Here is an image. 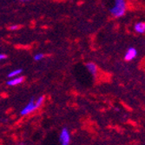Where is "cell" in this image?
I'll use <instances>...</instances> for the list:
<instances>
[{"instance_id": "cell-11", "label": "cell", "mask_w": 145, "mask_h": 145, "mask_svg": "<svg viewBox=\"0 0 145 145\" xmlns=\"http://www.w3.org/2000/svg\"><path fill=\"white\" fill-rule=\"evenodd\" d=\"M17 29H18V25H11L10 27V30H11V31H15V30H17Z\"/></svg>"}, {"instance_id": "cell-6", "label": "cell", "mask_w": 145, "mask_h": 145, "mask_svg": "<svg viewBox=\"0 0 145 145\" xmlns=\"http://www.w3.org/2000/svg\"><path fill=\"white\" fill-rule=\"evenodd\" d=\"M24 77V76H18V77H15V78H12L11 80H9L7 81V84L10 85V86H15V85H18L21 83H23Z\"/></svg>"}, {"instance_id": "cell-2", "label": "cell", "mask_w": 145, "mask_h": 145, "mask_svg": "<svg viewBox=\"0 0 145 145\" xmlns=\"http://www.w3.org/2000/svg\"><path fill=\"white\" fill-rule=\"evenodd\" d=\"M60 143L63 145H68L71 142V134L66 128H63L59 136Z\"/></svg>"}, {"instance_id": "cell-10", "label": "cell", "mask_w": 145, "mask_h": 145, "mask_svg": "<svg viewBox=\"0 0 145 145\" xmlns=\"http://www.w3.org/2000/svg\"><path fill=\"white\" fill-rule=\"evenodd\" d=\"M43 57H44V54H42V53L36 54V55L34 56V60H35V61H39V60H41Z\"/></svg>"}, {"instance_id": "cell-12", "label": "cell", "mask_w": 145, "mask_h": 145, "mask_svg": "<svg viewBox=\"0 0 145 145\" xmlns=\"http://www.w3.org/2000/svg\"><path fill=\"white\" fill-rule=\"evenodd\" d=\"M6 58H7V56L5 54H0V60H4Z\"/></svg>"}, {"instance_id": "cell-1", "label": "cell", "mask_w": 145, "mask_h": 145, "mask_svg": "<svg viewBox=\"0 0 145 145\" xmlns=\"http://www.w3.org/2000/svg\"><path fill=\"white\" fill-rule=\"evenodd\" d=\"M126 12L125 0H115V5L110 9V13L116 18L123 17Z\"/></svg>"}, {"instance_id": "cell-7", "label": "cell", "mask_w": 145, "mask_h": 145, "mask_svg": "<svg viewBox=\"0 0 145 145\" xmlns=\"http://www.w3.org/2000/svg\"><path fill=\"white\" fill-rule=\"evenodd\" d=\"M135 31L140 34L145 33V22H139L135 25Z\"/></svg>"}, {"instance_id": "cell-13", "label": "cell", "mask_w": 145, "mask_h": 145, "mask_svg": "<svg viewBox=\"0 0 145 145\" xmlns=\"http://www.w3.org/2000/svg\"><path fill=\"white\" fill-rule=\"evenodd\" d=\"M22 2H30L31 0H21Z\"/></svg>"}, {"instance_id": "cell-8", "label": "cell", "mask_w": 145, "mask_h": 145, "mask_svg": "<svg viewBox=\"0 0 145 145\" xmlns=\"http://www.w3.org/2000/svg\"><path fill=\"white\" fill-rule=\"evenodd\" d=\"M22 71H23L22 69L15 70V71H11V72H10V73L8 74V77H15V76H17L18 75L21 74Z\"/></svg>"}, {"instance_id": "cell-5", "label": "cell", "mask_w": 145, "mask_h": 145, "mask_svg": "<svg viewBox=\"0 0 145 145\" xmlns=\"http://www.w3.org/2000/svg\"><path fill=\"white\" fill-rule=\"evenodd\" d=\"M86 68L88 70V71L93 76H96L97 73V66L94 63H88L86 64Z\"/></svg>"}, {"instance_id": "cell-3", "label": "cell", "mask_w": 145, "mask_h": 145, "mask_svg": "<svg viewBox=\"0 0 145 145\" xmlns=\"http://www.w3.org/2000/svg\"><path fill=\"white\" fill-rule=\"evenodd\" d=\"M36 109H37V105H36V102L34 101V97H31V100H30V102H29V103H28L27 105H26V106L21 110L20 114H21L22 116L27 115V114H29V113L34 111Z\"/></svg>"}, {"instance_id": "cell-4", "label": "cell", "mask_w": 145, "mask_h": 145, "mask_svg": "<svg viewBox=\"0 0 145 145\" xmlns=\"http://www.w3.org/2000/svg\"><path fill=\"white\" fill-rule=\"evenodd\" d=\"M137 50L133 47H130L126 51L125 56H124V59L126 61H131V60L135 59L137 57Z\"/></svg>"}, {"instance_id": "cell-9", "label": "cell", "mask_w": 145, "mask_h": 145, "mask_svg": "<svg viewBox=\"0 0 145 145\" xmlns=\"http://www.w3.org/2000/svg\"><path fill=\"white\" fill-rule=\"evenodd\" d=\"M44 97H40L37 101H36V105H37V108H39L40 106H42V104L44 103Z\"/></svg>"}]
</instances>
